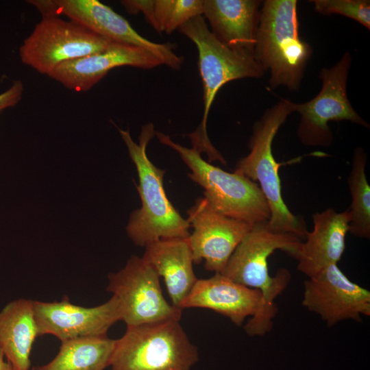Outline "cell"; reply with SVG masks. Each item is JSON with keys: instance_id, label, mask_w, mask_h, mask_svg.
I'll use <instances>...</instances> for the list:
<instances>
[{"instance_id": "cell-10", "label": "cell", "mask_w": 370, "mask_h": 370, "mask_svg": "<svg viewBox=\"0 0 370 370\" xmlns=\"http://www.w3.org/2000/svg\"><path fill=\"white\" fill-rule=\"evenodd\" d=\"M106 290L118 301L121 321L127 326L180 320L182 310L163 296L160 276L142 257L132 256L123 268L108 275Z\"/></svg>"}, {"instance_id": "cell-20", "label": "cell", "mask_w": 370, "mask_h": 370, "mask_svg": "<svg viewBox=\"0 0 370 370\" xmlns=\"http://www.w3.org/2000/svg\"><path fill=\"white\" fill-rule=\"evenodd\" d=\"M38 336L33 300H13L0 311V348L14 370H30L31 352Z\"/></svg>"}, {"instance_id": "cell-24", "label": "cell", "mask_w": 370, "mask_h": 370, "mask_svg": "<svg viewBox=\"0 0 370 370\" xmlns=\"http://www.w3.org/2000/svg\"><path fill=\"white\" fill-rule=\"evenodd\" d=\"M315 10L323 15L340 14L370 29L369 0H312Z\"/></svg>"}, {"instance_id": "cell-15", "label": "cell", "mask_w": 370, "mask_h": 370, "mask_svg": "<svg viewBox=\"0 0 370 370\" xmlns=\"http://www.w3.org/2000/svg\"><path fill=\"white\" fill-rule=\"evenodd\" d=\"M161 64V60L146 49L114 42L102 51L60 64L48 76L67 88L84 92L116 67L151 69Z\"/></svg>"}, {"instance_id": "cell-19", "label": "cell", "mask_w": 370, "mask_h": 370, "mask_svg": "<svg viewBox=\"0 0 370 370\" xmlns=\"http://www.w3.org/2000/svg\"><path fill=\"white\" fill-rule=\"evenodd\" d=\"M143 258L162 277L172 305H182L197 280L188 238L162 239L145 247Z\"/></svg>"}, {"instance_id": "cell-13", "label": "cell", "mask_w": 370, "mask_h": 370, "mask_svg": "<svg viewBox=\"0 0 370 370\" xmlns=\"http://www.w3.org/2000/svg\"><path fill=\"white\" fill-rule=\"evenodd\" d=\"M302 305L328 326L346 319L361 321V315L370 316V292L352 282L334 264L304 282Z\"/></svg>"}, {"instance_id": "cell-18", "label": "cell", "mask_w": 370, "mask_h": 370, "mask_svg": "<svg viewBox=\"0 0 370 370\" xmlns=\"http://www.w3.org/2000/svg\"><path fill=\"white\" fill-rule=\"evenodd\" d=\"M260 2L204 0L203 16L221 43L236 52L254 56Z\"/></svg>"}, {"instance_id": "cell-16", "label": "cell", "mask_w": 370, "mask_h": 370, "mask_svg": "<svg viewBox=\"0 0 370 370\" xmlns=\"http://www.w3.org/2000/svg\"><path fill=\"white\" fill-rule=\"evenodd\" d=\"M263 305L260 291L247 287L220 273L207 279H197L184 301L182 309H210L241 325L246 317L258 315Z\"/></svg>"}, {"instance_id": "cell-3", "label": "cell", "mask_w": 370, "mask_h": 370, "mask_svg": "<svg viewBox=\"0 0 370 370\" xmlns=\"http://www.w3.org/2000/svg\"><path fill=\"white\" fill-rule=\"evenodd\" d=\"M297 6L296 0H266L260 9L254 57L269 71L271 88L298 90L312 54L299 34Z\"/></svg>"}, {"instance_id": "cell-22", "label": "cell", "mask_w": 370, "mask_h": 370, "mask_svg": "<svg viewBox=\"0 0 370 370\" xmlns=\"http://www.w3.org/2000/svg\"><path fill=\"white\" fill-rule=\"evenodd\" d=\"M130 14H143L158 32L171 34L190 19L203 16L204 0H123Z\"/></svg>"}, {"instance_id": "cell-14", "label": "cell", "mask_w": 370, "mask_h": 370, "mask_svg": "<svg viewBox=\"0 0 370 370\" xmlns=\"http://www.w3.org/2000/svg\"><path fill=\"white\" fill-rule=\"evenodd\" d=\"M34 309L38 336L51 334L60 341L106 335L121 321L119 303L114 296L94 307L73 304L66 296L58 301H34Z\"/></svg>"}, {"instance_id": "cell-5", "label": "cell", "mask_w": 370, "mask_h": 370, "mask_svg": "<svg viewBox=\"0 0 370 370\" xmlns=\"http://www.w3.org/2000/svg\"><path fill=\"white\" fill-rule=\"evenodd\" d=\"M293 102L282 99L267 109L253 126L249 142V153L236 164L234 173L249 180L258 181L270 210L268 228L274 232L288 233L305 239L306 224L301 218L294 215L284 201L279 169L275 161L272 143L280 126L293 112Z\"/></svg>"}, {"instance_id": "cell-1", "label": "cell", "mask_w": 370, "mask_h": 370, "mask_svg": "<svg viewBox=\"0 0 370 370\" xmlns=\"http://www.w3.org/2000/svg\"><path fill=\"white\" fill-rule=\"evenodd\" d=\"M267 222L253 225L220 273L262 293L261 312L252 317L244 327L250 336H262L271 330L272 319L277 312L274 301L286 288L291 279V274L286 269H279L275 275L271 277L268 268L269 257L280 249L296 258L302 242L295 235L272 232Z\"/></svg>"}, {"instance_id": "cell-17", "label": "cell", "mask_w": 370, "mask_h": 370, "mask_svg": "<svg viewBox=\"0 0 370 370\" xmlns=\"http://www.w3.org/2000/svg\"><path fill=\"white\" fill-rule=\"evenodd\" d=\"M313 230L307 232L296 259L297 269L308 278L341 260L350 220L348 210L338 212L332 208L312 216Z\"/></svg>"}, {"instance_id": "cell-21", "label": "cell", "mask_w": 370, "mask_h": 370, "mask_svg": "<svg viewBox=\"0 0 370 370\" xmlns=\"http://www.w3.org/2000/svg\"><path fill=\"white\" fill-rule=\"evenodd\" d=\"M115 343L107 335L63 341L50 362L32 370H104L110 366Z\"/></svg>"}, {"instance_id": "cell-25", "label": "cell", "mask_w": 370, "mask_h": 370, "mask_svg": "<svg viewBox=\"0 0 370 370\" xmlns=\"http://www.w3.org/2000/svg\"><path fill=\"white\" fill-rule=\"evenodd\" d=\"M23 86L17 80L5 92L0 94V111L16 105L21 99Z\"/></svg>"}, {"instance_id": "cell-26", "label": "cell", "mask_w": 370, "mask_h": 370, "mask_svg": "<svg viewBox=\"0 0 370 370\" xmlns=\"http://www.w3.org/2000/svg\"><path fill=\"white\" fill-rule=\"evenodd\" d=\"M0 370H14L12 365L6 360L0 348Z\"/></svg>"}, {"instance_id": "cell-9", "label": "cell", "mask_w": 370, "mask_h": 370, "mask_svg": "<svg viewBox=\"0 0 370 370\" xmlns=\"http://www.w3.org/2000/svg\"><path fill=\"white\" fill-rule=\"evenodd\" d=\"M113 42L73 21L42 16L20 47L19 56L23 64L49 75L60 64L102 51Z\"/></svg>"}, {"instance_id": "cell-2", "label": "cell", "mask_w": 370, "mask_h": 370, "mask_svg": "<svg viewBox=\"0 0 370 370\" xmlns=\"http://www.w3.org/2000/svg\"><path fill=\"white\" fill-rule=\"evenodd\" d=\"M126 145L138 176L141 207L132 212L126 227L128 236L137 246L146 245L162 239L186 238L190 225L172 205L164 188L165 171L150 161L146 149L156 136L151 123L143 125L138 143L129 130H119Z\"/></svg>"}, {"instance_id": "cell-6", "label": "cell", "mask_w": 370, "mask_h": 370, "mask_svg": "<svg viewBox=\"0 0 370 370\" xmlns=\"http://www.w3.org/2000/svg\"><path fill=\"white\" fill-rule=\"evenodd\" d=\"M199 360L197 347L180 323L167 319L127 326L116 339L111 370H191Z\"/></svg>"}, {"instance_id": "cell-11", "label": "cell", "mask_w": 370, "mask_h": 370, "mask_svg": "<svg viewBox=\"0 0 370 370\" xmlns=\"http://www.w3.org/2000/svg\"><path fill=\"white\" fill-rule=\"evenodd\" d=\"M42 16L68 17L90 31L114 42L146 49L162 64L181 69L184 58L173 50L171 43H156L139 34L129 22L111 8L97 0H31Z\"/></svg>"}, {"instance_id": "cell-4", "label": "cell", "mask_w": 370, "mask_h": 370, "mask_svg": "<svg viewBox=\"0 0 370 370\" xmlns=\"http://www.w3.org/2000/svg\"><path fill=\"white\" fill-rule=\"evenodd\" d=\"M198 50V67L203 84L204 114L200 125L190 138L192 148L207 154L209 162L226 161L214 148L207 132L210 108L221 88L227 83L243 78H260L264 71L254 56L236 52L221 43L211 32L203 16L194 17L178 29Z\"/></svg>"}, {"instance_id": "cell-23", "label": "cell", "mask_w": 370, "mask_h": 370, "mask_svg": "<svg viewBox=\"0 0 370 370\" xmlns=\"http://www.w3.org/2000/svg\"><path fill=\"white\" fill-rule=\"evenodd\" d=\"M367 156L361 147L354 151L352 166L347 178L352 197L348 211L350 220L349 230L352 235L370 237V187L365 175Z\"/></svg>"}, {"instance_id": "cell-12", "label": "cell", "mask_w": 370, "mask_h": 370, "mask_svg": "<svg viewBox=\"0 0 370 370\" xmlns=\"http://www.w3.org/2000/svg\"><path fill=\"white\" fill-rule=\"evenodd\" d=\"M193 232L188 237L193 262L204 260L207 271L221 273L253 225L228 217L199 197L187 210Z\"/></svg>"}, {"instance_id": "cell-8", "label": "cell", "mask_w": 370, "mask_h": 370, "mask_svg": "<svg viewBox=\"0 0 370 370\" xmlns=\"http://www.w3.org/2000/svg\"><path fill=\"white\" fill-rule=\"evenodd\" d=\"M352 60L350 53L347 51L334 66L321 69L319 75L322 82L319 92L306 102H293V112L300 115L297 135L304 145L329 147L333 141L330 121H348L369 127L354 109L347 97Z\"/></svg>"}, {"instance_id": "cell-7", "label": "cell", "mask_w": 370, "mask_h": 370, "mask_svg": "<svg viewBox=\"0 0 370 370\" xmlns=\"http://www.w3.org/2000/svg\"><path fill=\"white\" fill-rule=\"evenodd\" d=\"M159 141L179 153L190 169L189 178L204 189V198L219 212L251 225L267 222L270 210L258 184L236 173H229L204 160L201 153L174 143L160 132Z\"/></svg>"}]
</instances>
